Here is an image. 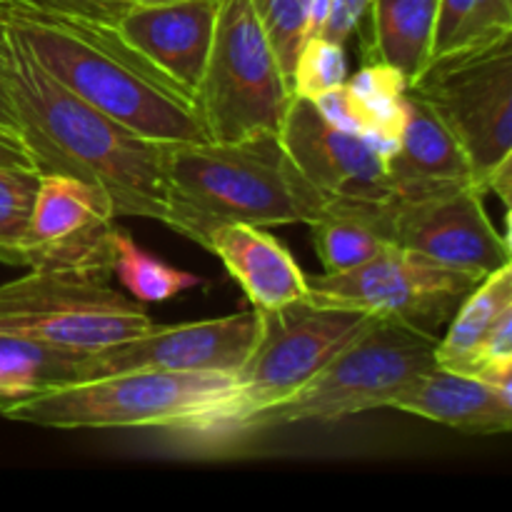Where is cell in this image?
Segmentation results:
<instances>
[{
  "instance_id": "obj_1",
  "label": "cell",
  "mask_w": 512,
  "mask_h": 512,
  "mask_svg": "<svg viewBox=\"0 0 512 512\" xmlns=\"http://www.w3.org/2000/svg\"><path fill=\"white\" fill-rule=\"evenodd\" d=\"M3 30L5 78L18 135L35 173L68 175L93 185L110 200L115 218L168 225V143L145 138L80 100L40 68L5 23Z\"/></svg>"
},
{
  "instance_id": "obj_2",
  "label": "cell",
  "mask_w": 512,
  "mask_h": 512,
  "mask_svg": "<svg viewBox=\"0 0 512 512\" xmlns=\"http://www.w3.org/2000/svg\"><path fill=\"white\" fill-rule=\"evenodd\" d=\"M5 28L63 88L158 143H205L190 93L123 40L115 25L0 0Z\"/></svg>"
},
{
  "instance_id": "obj_3",
  "label": "cell",
  "mask_w": 512,
  "mask_h": 512,
  "mask_svg": "<svg viewBox=\"0 0 512 512\" xmlns=\"http://www.w3.org/2000/svg\"><path fill=\"white\" fill-rule=\"evenodd\" d=\"M165 175L168 228L200 248L220 225H310L330 203L270 133L235 143H168Z\"/></svg>"
},
{
  "instance_id": "obj_4",
  "label": "cell",
  "mask_w": 512,
  "mask_h": 512,
  "mask_svg": "<svg viewBox=\"0 0 512 512\" xmlns=\"http://www.w3.org/2000/svg\"><path fill=\"white\" fill-rule=\"evenodd\" d=\"M233 373L100 375L0 400V418L55 430L160 428L195 440L230 390Z\"/></svg>"
},
{
  "instance_id": "obj_5",
  "label": "cell",
  "mask_w": 512,
  "mask_h": 512,
  "mask_svg": "<svg viewBox=\"0 0 512 512\" xmlns=\"http://www.w3.org/2000/svg\"><path fill=\"white\" fill-rule=\"evenodd\" d=\"M373 313L348 305L295 300L260 310V333L230 380V390L195 440L230 443L253 415L298 395L365 325Z\"/></svg>"
},
{
  "instance_id": "obj_6",
  "label": "cell",
  "mask_w": 512,
  "mask_h": 512,
  "mask_svg": "<svg viewBox=\"0 0 512 512\" xmlns=\"http://www.w3.org/2000/svg\"><path fill=\"white\" fill-rule=\"evenodd\" d=\"M438 335L390 315L368 325L285 403L253 415L238 438L293 423H333L368 410L390 408L395 395L438 365Z\"/></svg>"
},
{
  "instance_id": "obj_7",
  "label": "cell",
  "mask_w": 512,
  "mask_h": 512,
  "mask_svg": "<svg viewBox=\"0 0 512 512\" xmlns=\"http://www.w3.org/2000/svg\"><path fill=\"white\" fill-rule=\"evenodd\" d=\"M110 278L108 270L30 268L0 285V335L93 353L153 328L143 305Z\"/></svg>"
},
{
  "instance_id": "obj_8",
  "label": "cell",
  "mask_w": 512,
  "mask_h": 512,
  "mask_svg": "<svg viewBox=\"0 0 512 512\" xmlns=\"http://www.w3.org/2000/svg\"><path fill=\"white\" fill-rule=\"evenodd\" d=\"M293 100L288 78L250 0H220L195 105L210 140L278 135Z\"/></svg>"
},
{
  "instance_id": "obj_9",
  "label": "cell",
  "mask_w": 512,
  "mask_h": 512,
  "mask_svg": "<svg viewBox=\"0 0 512 512\" xmlns=\"http://www.w3.org/2000/svg\"><path fill=\"white\" fill-rule=\"evenodd\" d=\"M408 93L455 135L485 190L488 175L512 155V35L433 58Z\"/></svg>"
},
{
  "instance_id": "obj_10",
  "label": "cell",
  "mask_w": 512,
  "mask_h": 512,
  "mask_svg": "<svg viewBox=\"0 0 512 512\" xmlns=\"http://www.w3.org/2000/svg\"><path fill=\"white\" fill-rule=\"evenodd\" d=\"M480 280L475 273L388 245L358 268L308 278V290L310 298L320 303L390 315L440 338V330L453 320L455 310Z\"/></svg>"
},
{
  "instance_id": "obj_11",
  "label": "cell",
  "mask_w": 512,
  "mask_h": 512,
  "mask_svg": "<svg viewBox=\"0 0 512 512\" xmlns=\"http://www.w3.org/2000/svg\"><path fill=\"white\" fill-rule=\"evenodd\" d=\"M260 333V310L198 323L158 325L135 338L85 353L78 380L100 375L158 370V373H235Z\"/></svg>"
},
{
  "instance_id": "obj_12",
  "label": "cell",
  "mask_w": 512,
  "mask_h": 512,
  "mask_svg": "<svg viewBox=\"0 0 512 512\" xmlns=\"http://www.w3.org/2000/svg\"><path fill=\"white\" fill-rule=\"evenodd\" d=\"M483 198L480 185H463L423 198L388 200L390 243L485 278L510 265V240L490 223Z\"/></svg>"
},
{
  "instance_id": "obj_13",
  "label": "cell",
  "mask_w": 512,
  "mask_h": 512,
  "mask_svg": "<svg viewBox=\"0 0 512 512\" xmlns=\"http://www.w3.org/2000/svg\"><path fill=\"white\" fill-rule=\"evenodd\" d=\"M295 168L330 200H390L385 158L363 135L330 123L318 105L293 95L278 133Z\"/></svg>"
},
{
  "instance_id": "obj_14",
  "label": "cell",
  "mask_w": 512,
  "mask_h": 512,
  "mask_svg": "<svg viewBox=\"0 0 512 512\" xmlns=\"http://www.w3.org/2000/svg\"><path fill=\"white\" fill-rule=\"evenodd\" d=\"M113 205L93 185L68 175H40L28 230V268L113 273Z\"/></svg>"
},
{
  "instance_id": "obj_15",
  "label": "cell",
  "mask_w": 512,
  "mask_h": 512,
  "mask_svg": "<svg viewBox=\"0 0 512 512\" xmlns=\"http://www.w3.org/2000/svg\"><path fill=\"white\" fill-rule=\"evenodd\" d=\"M438 338L440 368L490 383L512 398V268L485 275Z\"/></svg>"
},
{
  "instance_id": "obj_16",
  "label": "cell",
  "mask_w": 512,
  "mask_h": 512,
  "mask_svg": "<svg viewBox=\"0 0 512 512\" xmlns=\"http://www.w3.org/2000/svg\"><path fill=\"white\" fill-rule=\"evenodd\" d=\"M220 0L133 3L115 30L168 80L195 98L213 45Z\"/></svg>"
},
{
  "instance_id": "obj_17",
  "label": "cell",
  "mask_w": 512,
  "mask_h": 512,
  "mask_svg": "<svg viewBox=\"0 0 512 512\" xmlns=\"http://www.w3.org/2000/svg\"><path fill=\"white\" fill-rule=\"evenodd\" d=\"M385 168L393 198L398 200L478 185L468 155L455 135L413 93H405L403 133L398 148L385 158Z\"/></svg>"
},
{
  "instance_id": "obj_18",
  "label": "cell",
  "mask_w": 512,
  "mask_h": 512,
  "mask_svg": "<svg viewBox=\"0 0 512 512\" xmlns=\"http://www.w3.org/2000/svg\"><path fill=\"white\" fill-rule=\"evenodd\" d=\"M205 250L218 255L255 310H275L308 298V278L290 250L265 228L228 223L208 235Z\"/></svg>"
},
{
  "instance_id": "obj_19",
  "label": "cell",
  "mask_w": 512,
  "mask_h": 512,
  "mask_svg": "<svg viewBox=\"0 0 512 512\" xmlns=\"http://www.w3.org/2000/svg\"><path fill=\"white\" fill-rule=\"evenodd\" d=\"M390 408L473 435L512 430L510 395H503L485 380L453 373L440 365L405 385Z\"/></svg>"
},
{
  "instance_id": "obj_20",
  "label": "cell",
  "mask_w": 512,
  "mask_h": 512,
  "mask_svg": "<svg viewBox=\"0 0 512 512\" xmlns=\"http://www.w3.org/2000/svg\"><path fill=\"white\" fill-rule=\"evenodd\" d=\"M438 0H370L365 55L398 70L408 88L433 60Z\"/></svg>"
},
{
  "instance_id": "obj_21",
  "label": "cell",
  "mask_w": 512,
  "mask_h": 512,
  "mask_svg": "<svg viewBox=\"0 0 512 512\" xmlns=\"http://www.w3.org/2000/svg\"><path fill=\"white\" fill-rule=\"evenodd\" d=\"M388 200H330L310 223L313 243L325 273H345L383 253L390 243Z\"/></svg>"
},
{
  "instance_id": "obj_22",
  "label": "cell",
  "mask_w": 512,
  "mask_h": 512,
  "mask_svg": "<svg viewBox=\"0 0 512 512\" xmlns=\"http://www.w3.org/2000/svg\"><path fill=\"white\" fill-rule=\"evenodd\" d=\"M83 350L0 335V400L23 398L45 388L75 383Z\"/></svg>"
},
{
  "instance_id": "obj_23",
  "label": "cell",
  "mask_w": 512,
  "mask_h": 512,
  "mask_svg": "<svg viewBox=\"0 0 512 512\" xmlns=\"http://www.w3.org/2000/svg\"><path fill=\"white\" fill-rule=\"evenodd\" d=\"M110 243H113V275L120 280L125 293L138 303H165L203 283L198 275L173 268L150 255L125 230L113 228Z\"/></svg>"
},
{
  "instance_id": "obj_24",
  "label": "cell",
  "mask_w": 512,
  "mask_h": 512,
  "mask_svg": "<svg viewBox=\"0 0 512 512\" xmlns=\"http://www.w3.org/2000/svg\"><path fill=\"white\" fill-rule=\"evenodd\" d=\"M40 173L0 165V263L28 268V230L38 198Z\"/></svg>"
},
{
  "instance_id": "obj_25",
  "label": "cell",
  "mask_w": 512,
  "mask_h": 512,
  "mask_svg": "<svg viewBox=\"0 0 512 512\" xmlns=\"http://www.w3.org/2000/svg\"><path fill=\"white\" fill-rule=\"evenodd\" d=\"M348 80V58L345 45L330 38H308L300 48L295 60L293 75H290V90L293 95L315 100L325 90L338 88Z\"/></svg>"
},
{
  "instance_id": "obj_26",
  "label": "cell",
  "mask_w": 512,
  "mask_h": 512,
  "mask_svg": "<svg viewBox=\"0 0 512 512\" xmlns=\"http://www.w3.org/2000/svg\"><path fill=\"white\" fill-rule=\"evenodd\" d=\"M258 15L260 25H263L265 35H268L270 45H273L278 63L283 68L285 78L293 75L295 60H298L300 48L305 43V10H308V0H250Z\"/></svg>"
},
{
  "instance_id": "obj_27",
  "label": "cell",
  "mask_w": 512,
  "mask_h": 512,
  "mask_svg": "<svg viewBox=\"0 0 512 512\" xmlns=\"http://www.w3.org/2000/svg\"><path fill=\"white\" fill-rule=\"evenodd\" d=\"M345 85L363 100V105L388 103L408 90V80L380 60H368L353 78L345 80Z\"/></svg>"
},
{
  "instance_id": "obj_28",
  "label": "cell",
  "mask_w": 512,
  "mask_h": 512,
  "mask_svg": "<svg viewBox=\"0 0 512 512\" xmlns=\"http://www.w3.org/2000/svg\"><path fill=\"white\" fill-rule=\"evenodd\" d=\"M475 5H478V0H438L433 58H443V55L460 50Z\"/></svg>"
},
{
  "instance_id": "obj_29",
  "label": "cell",
  "mask_w": 512,
  "mask_h": 512,
  "mask_svg": "<svg viewBox=\"0 0 512 512\" xmlns=\"http://www.w3.org/2000/svg\"><path fill=\"white\" fill-rule=\"evenodd\" d=\"M370 35V0H333L328 25L323 38L348 45L353 38H360L363 50L368 48Z\"/></svg>"
},
{
  "instance_id": "obj_30",
  "label": "cell",
  "mask_w": 512,
  "mask_h": 512,
  "mask_svg": "<svg viewBox=\"0 0 512 512\" xmlns=\"http://www.w3.org/2000/svg\"><path fill=\"white\" fill-rule=\"evenodd\" d=\"M320 108V113L330 120L338 128L350 130V133L365 135L368 130V113H365V105L348 85H338V88L325 90L323 95L313 100Z\"/></svg>"
},
{
  "instance_id": "obj_31",
  "label": "cell",
  "mask_w": 512,
  "mask_h": 512,
  "mask_svg": "<svg viewBox=\"0 0 512 512\" xmlns=\"http://www.w3.org/2000/svg\"><path fill=\"white\" fill-rule=\"evenodd\" d=\"M30 8L50 10V13L75 15V18L98 20V23L115 25L120 15L133 5V0H15Z\"/></svg>"
},
{
  "instance_id": "obj_32",
  "label": "cell",
  "mask_w": 512,
  "mask_h": 512,
  "mask_svg": "<svg viewBox=\"0 0 512 512\" xmlns=\"http://www.w3.org/2000/svg\"><path fill=\"white\" fill-rule=\"evenodd\" d=\"M3 48H5V30H3V20H0V128L10 130V133L18 135V118H15L8 78H5V50Z\"/></svg>"
},
{
  "instance_id": "obj_33",
  "label": "cell",
  "mask_w": 512,
  "mask_h": 512,
  "mask_svg": "<svg viewBox=\"0 0 512 512\" xmlns=\"http://www.w3.org/2000/svg\"><path fill=\"white\" fill-rule=\"evenodd\" d=\"M0 165H13V168H33L23 140H20L15 133H10V130H3V128H0Z\"/></svg>"
},
{
  "instance_id": "obj_34",
  "label": "cell",
  "mask_w": 512,
  "mask_h": 512,
  "mask_svg": "<svg viewBox=\"0 0 512 512\" xmlns=\"http://www.w3.org/2000/svg\"><path fill=\"white\" fill-rule=\"evenodd\" d=\"M330 8H333V0H308V10H305V40L320 38L325 33Z\"/></svg>"
},
{
  "instance_id": "obj_35",
  "label": "cell",
  "mask_w": 512,
  "mask_h": 512,
  "mask_svg": "<svg viewBox=\"0 0 512 512\" xmlns=\"http://www.w3.org/2000/svg\"><path fill=\"white\" fill-rule=\"evenodd\" d=\"M485 193H495L505 205L510 208V193H512V155L505 158L493 173L485 180Z\"/></svg>"
},
{
  "instance_id": "obj_36",
  "label": "cell",
  "mask_w": 512,
  "mask_h": 512,
  "mask_svg": "<svg viewBox=\"0 0 512 512\" xmlns=\"http://www.w3.org/2000/svg\"><path fill=\"white\" fill-rule=\"evenodd\" d=\"M133 3H158V0H133Z\"/></svg>"
}]
</instances>
